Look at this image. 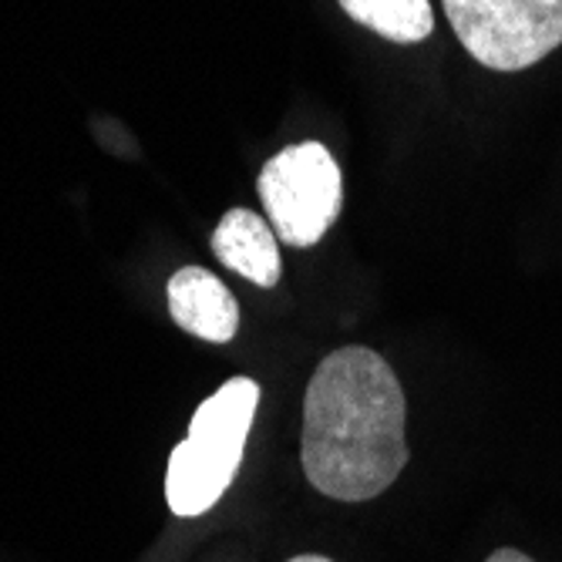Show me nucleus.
Segmentation results:
<instances>
[{"label":"nucleus","mask_w":562,"mask_h":562,"mask_svg":"<svg viewBox=\"0 0 562 562\" xmlns=\"http://www.w3.org/2000/svg\"><path fill=\"white\" fill-rule=\"evenodd\" d=\"M404 391L371 347H340L317 364L303 394V475L321 495L368 502L404 472Z\"/></svg>","instance_id":"nucleus-1"},{"label":"nucleus","mask_w":562,"mask_h":562,"mask_svg":"<svg viewBox=\"0 0 562 562\" xmlns=\"http://www.w3.org/2000/svg\"><path fill=\"white\" fill-rule=\"evenodd\" d=\"M257 407L260 384L252 378H229L195 407L186 438L169 454L166 472V502L176 516H206L229 492L243 465Z\"/></svg>","instance_id":"nucleus-2"},{"label":"nucleus","mask_w":562,"mask_h":562,"mask_svg":"<svg viewBox=\"0 0 562 562\" xmlns=\"http://www.w3.org/2000/svg\"><path fill=\"white\" fill-rule=\"evenodd\" d=\"M257 189L277 239L296 249L317 246L344 206L340 166L321 142L280 148L263 166Z\"/></svg>","instance_id":"nucleus-3"},{"label":"nucleus","mask_w":562,"mask_h":562,"mask_svg":"<svg viewBox=\"0 0 562 562\" xmlns=\"http://www.w3.org/2000/svg\"><path fill=\"white\" fill-rule=\"evenodd\" d=\"M454 37L492 71H522L562 44V0H441Z\"/></svg>","instance_id":"nucleus-4"},{"label":"nucleus","mask_w":562,"mask_h":562,"mask_svg":"<svg viewBox=\"0 0 562 562\" xmlns=\"http://www.w3.org/2000/svg\"><path fill=\"white\" fill-rule=\"evenodd\" d=\"M169 314L172 321L199 337V340H210V344H226L236 337L239 330V303L229 293V286L213 277L210 270L202 267H186L179 270L169 286Z\"/></svg>","instance_id":"nucleus-5"},{"label":"nucleus","mask_w":562,"mask_h":562,"mask_svg":"<svg viewBox=\"0 0 562 562\" xmlns=\"http://www.w3.org/2000/svg\"><path fill=\"white\" fill-rule=\"evenodd\" d=\"M213 252L223 267L257 286H277L283 263L273 226L252 210H229L213 229Z\"/></svg>","instance_id":"nucleus-6"},{"label":"nucleus","mask_w":562,"mask_h":562,"mask_svg":"<svg viewBox=\"0 0 562 562\" xmlns=\"http://www.w3.org/2000/svg\"><path fill=\"white\" fill-rule=\"evenodd\" d=\"M344 14L394 44H418L435 31L428 0H337Z\"/></svg>","instance_id":"nucleus-7"},{"label":"nucleus","mask_w":562,"mask_h":562,"mask_svg":"<svg viewBox=\"0 0 562 562\" xmlns=\"http://www.w3.org/2000/svg\"><path fill=\"white\" fill-rule=\"evenodd\" d=\"M485 562H536V559H529V555L519 552V549H498V552H492Z\"/></svg>","instance_id":"nucleus-8"},{"label":"nucleus","mask_w":562,"mask_h":562,"mask_svg":"<svg viewBox=\"0 0 562 562\" xmlns=\"http://www.w3.org/2000/svg\"><path fill=\"white\" fill-rule=\"evenodd\" d=\"M286 562H334V559H327V555H293Z\"/></svg>","instance_id":"nucleus-9"}]
</instances>
